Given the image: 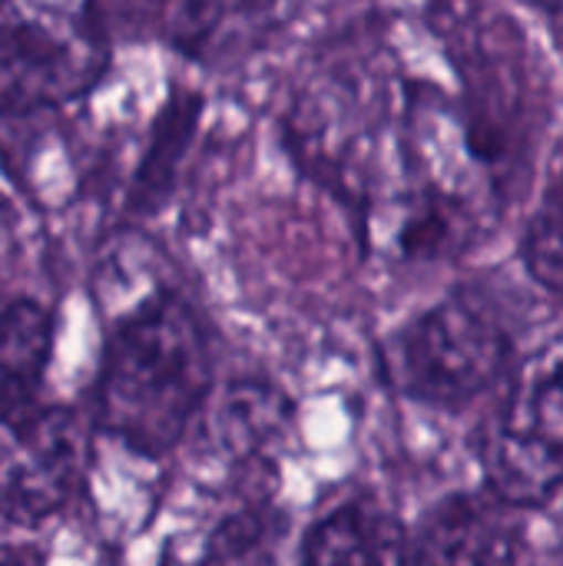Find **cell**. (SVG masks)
Instances as JSON below:
<instances>
[{
  "mask_svg": "<svg viewBox=\"0 0 563 566\" xmlns=\"http://www.w3.org/2000/svg\"><path fill=\"white\" fill-rule=\"evenodd\" d=\"M166 0H86L83 13L106 40H139L163 17Z\"/></svg>",
  "mask_w": 563,
  "mask_h": 566,
  "instance_id": "cell-15",
  "label": "cell"
},
{
  "mask_svg": "<svg viewBox=\"0 0 563 566\" xmlns=\"http://www.w3.org/2000/svg\"><path fill=\"white\" fill-rule=\"evenodd\" d=\"M212 388L199 315L176 292H156L110 328L96 378V428L143 458L173 451Z\"/></svg>",
  "mask_w": 563,
  "mask_h": 566,
  "instance_id": "cell-1",
  "label": "cell"
},
{
  "mask_svg": "<svg viewBox=\"0 0 563 566\" xmlns=\"http://www.w3.org/2000/svg\"><path fill=\"white\" fill-rule=\"evenodd\" d=\"M53 312L23 295L0 312V421L33 411L53 355Z\"/></svg>",
  "mask_w": 563,
  "mask_h": 566,
  "instance_id": "cell-10",
  "label": "cell"
},
{
  "mask_svg": "<svg viewBox=\"0 0 563 566\" xmlns=\"http://www.w3.org/2000/svg\"><path fill=\"white\" fill-rule=\"evenodd\" d=\"M199 113H202V99L192 93H173L169 103L156 113L149 143L143 149V159L136 166L129 199H126L133 216H153L166 206L179 176V163L199 126Z\"/></svg>",
  "mask_w": 563,
  "mask_h": 566,
  "instance_id": "cell-11",
  "label": "cell"
},
{
  "mask_svg": "<svg viewBox=\"0 0 563 566\" xmlns=\"http://www.w3.org/2000/svg\"><path fill=\"white\" fill-rule=\"evenodd\" d=\"M106 46L86 13L70 20L0 0V116H33L90 93L106 73Z\"/></svg>",
  "mask_w": 563,
  "mask_h": 566,
  "instance_id": "cell-4",
  "label": "cell"
},
{
  "mask_svg": "<svg viewBox=\"0 0 563 566\" xmlns=\"http://www.w3.org/2000/svg\"><path fill=\"white\" fill-rule=\"evenodd\" d=\"M518 507L488 494H455L431 507L411 541L418 564H511L521 560V524L511 517Z\"/></svg>",
  "mask_w": 563,
  "mask_h": 566,
  "instance_id": "cell-7",
  "label": "cell"
},
{
  "mask_svg": "<svg viewBox=\"0 0 563 566\" xmlns=\"http://www.w3.org/2000/svg\"><path fill=\"white\" fill-rule=\"evenodd\" d=\"M86 474V431L76 411L37 405L0 421V517L40 527L56 517Z\"/></svg>",
  "mask_w": 563,
  "mask_h": 566,
  "instance_id": "cell-6",
  "label": "cell"
},
{
  "mask_svg": "<svg viewBox=\"0 0 563 566\" xmlns=\"http://www.w3.org/2000/svg\"><path fill=\"white\" fill-rule=\"evenodd\" d=\"M431 23L465 80V119L494 172L524 146L534 113L531 50L488 0H435Z\"/></svg>",
  "mask_w": 563,
  "mask_h": 566,
  "instance_id": "cell-2",
  "label": "cell"
},
{
  "mask_svg": "<svg viewBox=\"0 0 563 566\" xmlns=\"http://www.w3.org/2000/svg\"><path fill=\"white\" fill-rule=\"evenodd\" d=\"M305 564H402L411 560L408 531L372 501H348L302 537Z\"/></svg>",
  "mask_w": 563,
  "mask_h": 566,
  "instance_id": "cell-9",
  "label": "cell"
},
{
  "mask_svg": "<svg viewBox=\"0 0 563 566\" xmlns=\"http://www.w3.org/2000/svg\"><path fill=\"white\" fill-rule=\"evenodd\" d=\"M511 332L471 295H448L402 328L392 348L398 388L435 408H465L511 365Z\"/></svg>",
  "mask_w": 563,
  "mask_h": 566,
  "instance_id": "cell-3",
  "label": "cell"
},
{
  "mask_svg": "<svg viewBox=\"0 0 563 566\" xmlns=\"http://www.w3.org/2000/svg\"><path fill=\"white\" fill-rule=\"evenodd\" d=\"M275 537H279V524L272 511H242V514L226 517L212 531L202 560H216V564L265 560L269 544H275Z\"/></svg>",
  "mask_w": 563,
  "mask_h": 566,
  "instance_id": "cell-14",
  "label": "cell"
},
{
  "mask_svg": "<svg viewBox=\"0 0 563 566\" xmlns=\"http://www.w3.org/2000/svg\"><path fill=\"white\" fill-rule=\"evenodd\" d=\"M524 265L538 285L563 298V156L551 169L544 196L524 235Z\"/></svg>",
  "mask_w": 563,
  "mask_h": 566,
  "instance_id": "cell-13",
  "label": "cell"
},
{
  "mask_svg": "<svg viewBox=\"0 0 563 566\" xmlns=\"http://www.w3.org/2000/svg\"><path fill=\"white\" fill-rule=\"evenodd\" d=\"M488 488L518 511L541 507L563 491V361L521 368L481 434Z\"/></svg>",
  "mask_w": 563,
  "mask_h": 566,
  "instance_id": "cell-5",
  "label": "cell"
},
{
  "mask_svg": "<svg viewBox=\"0 0 563 566\" xmlns=\"http://www.w3.org/2000/svg\"><path fill=\"white\" fill-rule=\"evenodd\" d=\"M302 10V0H173L169 40L192 60L232 63L262 50Z\"/></svg>",
  "mask_w": 563,
  "mask_h": 566,
  "instance_id": "cell-8",
  "label": "cell"
},
{
  "mask_svg": "<svg viewBox=\"0 0 563 566\" xmlns=\"http://www.w3.org/2000/svg\"><path fill=\"white\" fill-rule=\"evenodd\" d=\"M285 418V405L275 398L272 388L262 385H236L219 401V411L212 418V428L219 434V444L236 454H252L256 448H265Z\"/></svg>",
  "mask_w": 563,
  "mask_h": 566,
  "instance_id": "cell-12",
  "label": "cell"
}]
</instances>
